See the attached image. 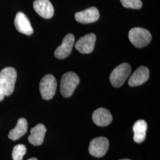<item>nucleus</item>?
I'll return each instance as SVG.
<instances>
[{
    "mask_svg": "<svg viewBox=\"0 0 160 160\" xmlns=\"http://www.w3.org/2000/svg\"><path fill=\"white\" fill-rule=\"evenodd\" d=\"M96 41L94 33H89L81 37L75 44V48L82 54H88L93 51Z\"/></svg>",
    "mask_w": 160,
    "mask_h": 160,
    "instance_id": "obj_7",
    "label": "nucleus"
},
{
    "mask_svg": "<svg viewBox=\"0 0 160 160\" xmlns=\"http://www.w3.org/2000/svg\"><path fill=\"white\" fill-rule=\"evenodd\" d=\"M129 160V159H121V160Z\"/></svg>",
    "mask_w": 160,
    "mask_h": 160,
    "instance_id": "obj_20",
    "label": "nucleus"
},
{
    "mask_svg": "<svg viewBox=\"0 0 160 160\" xmlns=\"http://www.w3.org/2000/svg\"><path fill=\"white\" fill-rule=\"evenodd\" d=\"M46 132V128L42 123H39L34 126L31 129L30 135L28 137L29 142L34 146L42 145L44 141Z\"/></svg>",
    "mask_w": 160,
    "mask_h": 160,
    "instance_id": "obj_14",
    "label": "nucleus"
},
{
    "mask_svg": "<svg viewBox=\"0 0 160 160\" xmlns=\"http://www.w3.org/2000/svg\"><path fill=\"white\" fill-rule=\"evenodd\" d=\"M57 88V82L52 75H46L40 82L39 90L43 99L49 100L54 97Z\"/></svg>",
    "mask_w": 160,
    "mask_h": 160,
    "instance_id": "obj_5",
    "label": "nucleus"
},
{
    "mask_svg": "<svg viewBox=\"0 0 160 160\" xmlns=\"http://www.w3.org/2000/svg\"><path fill=\"white\" fill-rule=\"evenodd\" d=\"M74 36L72 34H67L62 40V44L58 46L55 51V57L63 59L71 54L74 44Z\"/></svg>",
    "mask_w": 160,
    "mask_h": 160,
    "instance_id": "obj_8",
    "label": "nucleus"
},
{
    "mask_svg": "<svg viewBox=\"0 0 160 160\" xmlns=\"http://www.w3.org/2000/svg\"><path fill=\"white\" fill-rule=\"evenodd\" d=\"M28 124L26 119L24 118L19 119L16 127L9 132V139L12 141H16L20 139L28 131Z\"/></svg>",
    "mask_w": 160,
    "mask_h": 160,
    "instance_id": "obj_16",
    "label": "nucleus"
},
{
    "mask_svg": "<svg viewBox=\"0 0 160 160\" xmlns=\"http://www.w3.org/2000/svg\"><path fill=\"white\" fill-rule=\"evenodd\" d=\"M92 120L98 126H108L112 121V116L109 110L104 108L96 109L92 113Z\"/></svg>",
    "mask_w": 160,
    "mask_h": 160,
    "instance_id": "obj_13",
    "label": "nucleus"
},
{
    "mask_svg": "<svg viewBox=\"0 0 160 160\" xmlns=\"http://www.w3.org/2000/svg\"><path fill=\"white\" fill-rule=\"evenodd\" d=\"M14 25L18 32L21 33L31 35L33 33V29L28 18L22 12H17L14 19Z\"/></svg>",
    "mask_w": 160,
    "mask_h": 160,
    "instance_id": "obj_12",
    "label": "nucleus"
},
{
    "mask_svg": "<svg viewBox=\"0 0 160 160\" xmlns=\"http://www.w3.org/2000/svg\"><path fill=\"white\" fill-rule=\"evenodd\" d=\"M99 17V12L94 7H90L84 11L77 12L75 14L76 21L82 24L94 23L98 20Z\"/></svg>",
    "mask_w": 160,
    "mask_h": 160,
    "instance_id": "obj_9",
    "label": "nucleus"
},
{
    "mask_svg": "<svg viewBox=\"0 0 160 160\" xmlns=\"http://www.w3.org/2000/svg\"><path fill=\"white\" fill-rule=\"evenodd\" d=\"M28 160H38V159L36 158H30V159Z\"/></svg>",
    "mask_w": 160,
    "mask_h": 160,
    "instance_id": "obj_19",
    "label": "nucleus"
},
{
    "mask_svg": "<svg viewBox=\"0 0 160 160\" xmlns=\"http://www.w3.org/2000/svg\"><path fill=\"white\" fill-rule=\"evenodd\" d=\"M122 5L125 8L140 9L142 6L141 0H120Z\"/></svg>",
    "mask_w": 160,
    "mask_h": 160,
    "instance_id": "obj_18",
    "label": "nucleus"
},
{
    "mask_svg": "<svg viewBox=\"0 0 160 160\" xmlns=\"http://www.w3.org/2000/svg\"><path fill=\"white\" fill-rule=\"evenodd\" d=\"M109 147V140L105 137L96 138L90 143L89 152L97 158H101L106 154Z\"/></svg>",
    "mask_w": 160,
    "mask_h": 160,
    "instance_id": "obj_6",
    "label": "nucleus"
},
{
    "mask_svg": "<svg viewBox=\"0 0 160 160\" xmlns=\"http://www.w3.org/2000/svg\"><path fill=\"white\" fill-rule=\"evenodd\" d=\"M147 128V123L144 120H137L134 123L133 131L134 133L133 140L135 142L141 143L145 141Z\"/></svg>",
    "mask_w": 160,
    "mask_h": 160,
    "instance_id": "obj_15",
    "label": "nucleus"
},
{
    "mask_svg": "<svg viewBox=\"0 0 160 160\" xmlns=\"http://www.w3.org/2000/svg\"><path fill=\"white\" fill-rule=\"evenodd\" d=\"M80 83V78L74 72H68L62 75L61 80L60 92L63 97H71Z\"/></svg>",
    "mask_w": 160,
    "mask_h": 160,
    "instance_id": "obj_2",
    "label": "nucleus"
},
{
    "mask_svg": "<svg viewBox=\"0 0 160 160\" xmlns=\"http://www.w3.org/2000/svg\"><path fill=\"white\" fill-rule=\"evenodd\" d=\"M33 7L36 12L44 18L48 19L53 16L54 8L49 0H36Z\"/></svg>",
    "mask_w": 160,
    "mask_h": 160,
    "instance_id": "obj_10",
    "label": "nucleus"
},
{
    "mask_svg": "<svg viewBox=\"0 0 160 160\" xmlns=\"http://www.w3.org/2000/svg\"><path fill=\"white\" fill-rule=\"evenodd\" d=\"M129 39L133 45L142 48L148 45L152 39V36L147 29L135 28L129 31Z\"/></svg>",
    "mask_w": 160,
    "mask_h": 160,
    "instance_id": "obj_3",
    "label": "nucleus"
},
{
    "mask_svg": "<svg viewBox=\"0 0 160 160\" xmlns=\"http://www.w3.org/2000/svg\"><path fill=\"white\" fill-rule=\"evenodd\" d=\"M16 79L17 72L14 68L7 67L0 72V102L12 93Z\"/></svg>",
    "mask_w": 160,
    "mask_h": 160,
    "instance_id": "obj_1",
    "label": "nucleus"
},
{
    "mask_svg": "<svg viewBox=\"0 0 160 160\" xmlns=\"http://www.w3.org/2000/svg\"><path fill=\"white\" fill-rule=\"evenodd\" d=\"M26 153V148L23 144L16 145L12 149V158L13 160H23V157Z\"/></svg>",
    "mask_w": 160,
    "mask_h": 160,
    "instance_id": "obj_17",
    "label": "nucleus"
},
{
    "mask_svg": "<svg viewBox=\"0 0 160 160\" xmlns=\"http://www.w3.org/2000/svg\"><path fill=\"white\" fill-rule=\"evenodd\" d=\"M131 72V65L128 63H122L113 70L110 75V81L112 85L119 88L125 83Z\"/></svg>",
    "mask_w": 160,
    "mask_h": 160,
    "instance_id": "obj_4",
    "label": "nucleus"
},
{
    "mask_svg": "<svg viewBox=\"0 0 160 160\" xmlns=\"http://www.w3.org/2000/svg\"><path fill=\"white\" fill-rule=\"evenodd\" d=\"M149 71L147 67L141 66L131 75L128 81L131 87H137L144 84L148 80Z\"/></svg>",
    "mask_w": 160,
    "mask_h": 160,
    "instance_id": "obj_11",
    "label": "nucleus"
}]
</instances>
